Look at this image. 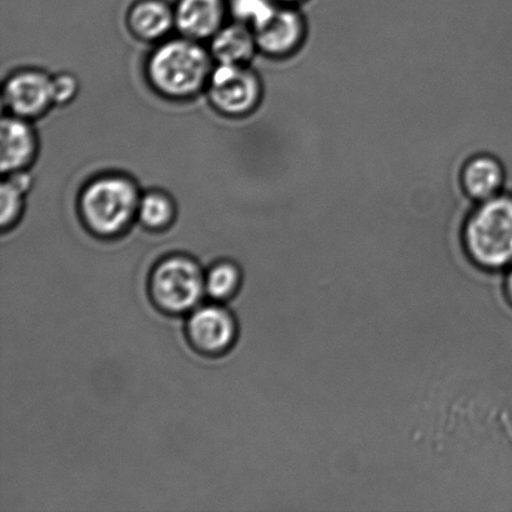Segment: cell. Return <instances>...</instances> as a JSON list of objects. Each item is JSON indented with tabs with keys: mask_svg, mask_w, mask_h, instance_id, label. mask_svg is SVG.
I'll return each mask as SVG.
<instances>
[{
	"mask_svg": "<svg viewBox=\"0 0 512 512\" xmlns=\"http://www.w3.org/2000/svg\"><path fill=\"white\" fill-rule=\"evenodd\" d=\"M185 334L197 353L220 356L233 348L238 338V324L232 311L215 301L200 305L190 313Z\"/></svg>",
	"mask_w": 512,
	"mask_h": 512,
	"instance_id": "6",
	"label": "cell"
},
{
	"mask_svg": "<svg viewBox=\"0 0 512 512\" xmlns=\"http://www.w3.org/2000/svg\"><path fill=\"white\" fill-rule=\"evenodd\" d=\"M130 33L145 43L163 42L175 28L174 9L163 0H140L129 10Z\"/></svg>",
	"mask_w": 512,
	"mask_h": 512,
	"instance_id": "12",
	"label": "cell"
},
{
	"mask_svg": "<svg viewBox=\"0 0 512 512\" xmlns=\"http://www.w3.org/2000/svg\"><path fill=\"white\" fill-rule=\"evenodd\" d=\"M53 77L40 69H22L3 85V105L8 114L30 120L43 117L54 105Z\"/></svg>",
	"mask_w": 512,
	"mask_h": 512,
	"instance_id": "8",
	"label": "cell"
},
{
	"mask_svg": "<svg viewBox=\"0 0 512 512\" xmlns=\"http://www.w3.org/2000/svg\"><path fill=\"white\" fill-rule=\"evenodd\" d=\"M210 104L227 117H247L258 109L263 99V82L249 65L218 64L210 75Z\"/></svg>",
	"mask_w": 512,
	"mask_h": 512,
	"instance_id": "5",
	"label": "cell"
},
{
	"mask_svg": "<svg viewBox=\"0 0 512 512\" xmlns=\"http://www.w3.org/2000/svg\"><path fill=\"white\" fill-rule=\"evenodd\" d=\"M140 199L142 193L134 180L119 174L102 175L80 192L79 217L95 237L117 238L138 219Z\"/></svg>",
	"mask_w": 512,
	"mask_h": 512,
	"instance_id": "3",
	"label": "cell"
},
{
	"mask_svg": "<svg viewBox=\"0 0 512 512\" xmlns=\"http://www.w3.org/2000/svg\"><path fill=\"white\" fill-rule=\"evenodd\" d=\"M25 195L27 193L15 187L8 179L2 183V188H0V227L3 232L13 229L22 219Z\"/></svg>",
	"mask_w": 512,
	"mask_h": 512,
	"instance_id": "16",
	"label": "cell"
},
{
	"mask_svg": "<svg viewBox=\"0 0 512 512\" xmlns=\"http://www.w3.org/2000/svg\"><path fill=\"white\" fill-rule=\"evenodd\" d=\"M504 273V296L512 308V265H510Z\"/></svg>",
	"mask_w": 512,
	"mask_h": 512,
	"instance_id": "19",
	"label": "cell"
},
{
	"mask_svg": "<svg viewBox=\"0 0 512 512\" xmlns=\"http://www.w3.org/2000/svg\"><path fill=\"white\" fill-rule=\"evenodd\" d=\"M0 165L3 175L28 170L38 154V137L30 120L5 115L0 128Z\"/></svg>",
	"mask_w": 512,
	"mask_h": 512,
	"instance_id": "10",
	"label": "cell"
},
{
	"mask_svg": "<svg viewBox=\"0 0 512 512\" xmlns=\"http://www.w3.org/2000/svg\"><path fill=\"white\" fill-rule=\"evenodd\" d=\"M243 274L233 261L222 260L205 274V294L217 303L233 299L242 286Z\"/></svg>",
	"mask_w": 512,
	"mask_h": 512,
	"instance_id": "15",
	"label": "cell"
},
{
	"mask_svg": "<svg viewBox=\"0 0 512 512\" xmlns=\"http://www.w3.org/2000/svg\"><path fill=\"white\" fill-rule=\"evenodd\" d=\"M461 247L476 268L499 273L512 265V193L474 203L461 225Z\"/></svg>",
	"mask_w": 512,
	"mask_h": 512,
	"instance_id": "2",
	"label": "cell"
},
{
	"mask_svg": "<svg viewBox=\"0 0 512 512\" xmlns=\"http://www.w3.org/2000/svg\"><path fill=\"white\" fill-rule=\"evenodd\" d=\"M224 0H179L174 8L175 28L185 38L210 40L224 27Z\"/></svg>",
	"mask_w": 512,
	"mask_h": 512,
	"instance_id": "11",
	"label": "cell"
},
{
	"mask_svg": "<svg viewBox=\"0 0 512 512\" xmlns=\"http://www.w3.org/2000/svg\"><path fill=\"white\" fill-rule=\"evenodd\" d=\"M253 30L259 53L271 59L294 57L308 38V22L295 5H278L270 17Z\"/></svg>",
	"mask_w": 512,
	"mask_h": 512,
	"instance_id": "7",
	"label": "cell"
},
{
	"mask_svg": "<svg viewBox=\"0 0 512 512\" xmlns=\"http://www.w3.org/2000/svg\"><path fill=\"white\" fill-rule=\"evenodd\" d=\"M278 5L271 0H233L230 9L237 22L254 29L268 19Z\"/></svg>",
	"mask_w": 512,
	"mask_h": 512,
	"instance_id": "17",
	"label": "cell"
},
{
	"mask_svg": "<svg viewBox=\"0 0 512 512\" xmlns=\"http://www.w3.org/2000/svg\"><path fill=\"white\" fill-rule=\"evenodd\" d=\"M175 217H177V207L167 193L152 190L142 194L138 219L145 229L150 232H164L174 223Z\"/></svg>",
	"mask_w": 512,
	"mask_h": 512,
	"instance_id": "14",
	"label": "cell"
},
{
	"mask_svg": "<svg viewBox=\"0 0 512 512\" xmlns=\"http://www.w3.org/2000/svg\"><path fill=\"white\" fill-rule=\"evenodd\" d=\"M214 59L210 50L197 40L177 38L163 40L149 55L148 82L162 97L189 100L207 90Z\"/></svg>",
	"mask_w": 512,
	"mask_h": 512,
	"instance_id": "1",
	"label": "cell"
},
{
	"mask_svg": "<svg viewBox=\"0 0 512 512\" xmlns=\"http://www.w3.org/2000/svg\"><path fill=\"white\" fill-rule=\"evenodd\" d=\"M271 2L279 5H294L295 3L300 2V0H271Z\"/></svg>",
	"mask_w": 512,
	"mask_h": 512,
	"instance_id": "20",
	"label": "cell"
},
{
	"mask_svg": "<svg viewBox=\"0 0 512 512\" xmlns=\"http://www.w3.org/2000/svg\"><path fill=\"white\" fill-rule=\"evenodd\" d=\"M459 183L471 202H484L505 192V165L494 154H473L461 165Z\"/></svg>",
	"mask_w": 512,
	"mask_h": 512,
	"instance_id": "9",
	"label": "cell"
},
{
	"mask_svg": "<svg viewBox=\"0 0 512 512\" xmlns=\"http://www.w3.org/2000/svg\"><path fill=\"white\" fill-rule=\"evenodd\" d=\"M210 54L218 64L249 65L259 52L254 30L237 22L224 25L210 39Z\"/></svg>",
	"mask_w": 512,
	"mask_h": 512,
	"instance_id": "13",
	"label": "cell"
},
{
	"mask_svg": "<svg viewBox=\"0 0 512 512\" xmlns=\"http://www.w3.org/2000/svg\"><path fill=\"white\" fill-rule=\"evenodd\" d=\"M152 303L170 315L192 313L205 294V273L188 255H172L160 260L149 275Z\"/></svg>",
	"mask_w": 512,
	"mask_h": 512,
	"instance_id": "4",
	"label": "cell"
},
{
	"mask_svg": "<svg viewBox=\"0 0 512 512\" xmlns=\"http://www.w3.org/2000/svg\"><path fill=\"white\" fill-rule=\"evenodd\" d=\"M54 105H67L73 102L79 92L78 79L73 74L55 75L52 80Z\"/></svg>",
	"mask_w": 512,
	"mask_h": 512,
	"instance_id": "18",
	"label": "cell"
}]
</instances>
